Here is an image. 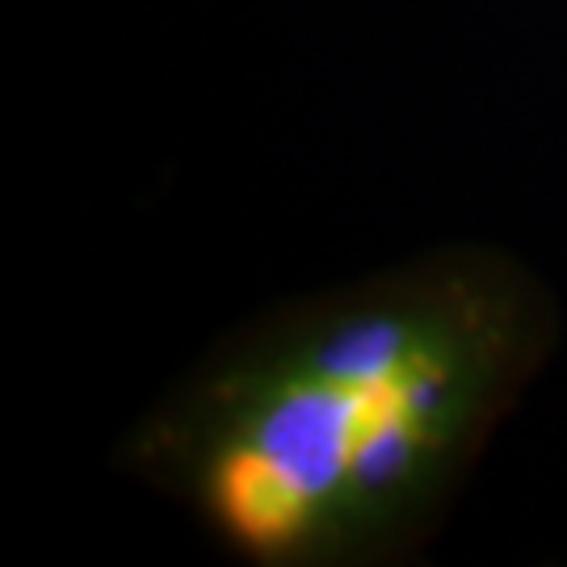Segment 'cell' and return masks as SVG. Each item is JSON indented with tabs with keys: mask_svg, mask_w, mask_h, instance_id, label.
Listing matches in <instances>:
<instances>
[{
	"mask_svg": "<svg viewBox=\"0 0 567 567\" xmlns=\"http://www.w3.org/2000/svg\"><path fill=\"white\" fill-rule=\"evenodd\" d=\"M555 344L517 257L442 248L236 328L126 433L122 471L240 564H400Z\"/></svg>",
	"mask_w": 567,
	"mask_h": 567,
	"instance_id": "cell-1",
	"label": "cell"
}]
</instances>
